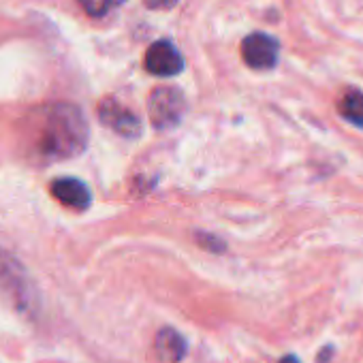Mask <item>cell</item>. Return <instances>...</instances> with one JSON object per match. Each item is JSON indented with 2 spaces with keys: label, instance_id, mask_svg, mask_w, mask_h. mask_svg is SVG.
Masks as SVG:
<instances>
[{
  "label": "cell",
  "instance_id": "obj_1",
  "mask_svg": "<svg viewBox=\"0 0 363 363\" xmlns=\"http://www.w3.org/2000/svg\"><path fill=\"white\" fill-rule=\"evenodd\" d=\"M24 141L39 164L69 160L84 152L88 124L82 109L71 103L43 105L24 120Z\"/></svg>",
  "mask_w": 363,
  "mask_h": 363
},
{
  "label": "cell",
  "instance_id": "obj_2",
  "mask_svg": "<svg viewBox=\"0 0 363 363\" xmlns=\"http://www.w3.org/2000/svg\"><path fill=\"white\" fill-rule=\"evenodd\" d=\"M186 111V101L175 88H156L147 99V113L158 130H167L179 124Z\"/></svg>",
  "mask_w": 363,
  "mask_h": 363
},
{
  "label": "cell",
  "instance_id": "obj_3",
  "mask_svg": "<svg viewBox=\"0 0 363 363\" xmlns=\"http://www.w3.org/2000/svg\"><path fill=\"white\" fill-rule=\"evenodd\" d=\"M0 291L20 310H28L33 306V293L28 289L26 274L5 252H0Z\"/></svg>",
  "mask_w": 363,
  "mask_h": 363
},
{
  "label": "cell",
  "instance_id": "obj_4",
  "mask_svg": "<svg viewBox=\"0 0 363 363\" xmlns=\"http://www.w3.org/2000/svg\"><path fill=\"white\" fill-rule=\"evenodd\" d=\"M280 43L267 33H252L242 41V58L255 71H269L278 65Z\"/></svg>",
  "mask_w": 363,
  "mask_h": 363
},
{
  "label": "cell",
  "instance_id": "obj_5",
  "mask_svg": "<svg viewBox=\"0 0 363 363\" xmlns=\"http://www.w3.org/2000/svg\"><path fill=\"white\" fill-rule=\"evenodd\" d=\"M99 120L109 126L113 133L122 137H139L141 135V120L124 105H120L116 99H105L99 105Z\"/></svg>",
  "mask_w": 363,
  "mask_h": 363
},
{
  "label": "cell",
  "instance_id": "obj_6",
  "mask_svg": "<svg viewBox=\"0 0 363 363\" xmlns=\"http://www.w3.org/2000/svg\"><path fill=\"white\" fill-rule=\"evenodd\" d=\"M145 69L156 77H173L184 69V58L169 41H156L145 52Z\"/></svg>",
  "mask_w": 363,
  "mask_h": 363
},
{
  "label": "cell",
  "instance_id": "obj_7",
  "mask_svg": "<svg viewBox=\"0 0 363 363\" xmlns=\"http://www.w3.org/2000/svg\"><path fill=\"white\" fill-rule=\"evenodd\" d=\"M50 189H52V197L56 201H60L62 206H67V208L86 210L92 203L90 189L77 177H60V179L52 182Z\"/></svg>",
  "mask_w": 363,
  "mask_h": 363
},
{
  "label": "cell",
  "instance_id": "obj_8",
  "mask_svg": "<svg viewBox=\"0 0 363 363\" xmlns=\"http://www.w3.org/2000/svg\"><path fill=\"white\" fill-rule=\"evenodd\" d=\"M154 348H156V354L164 361V363H179L182 359L186 357V340L179 331L175 329H160L156 340H154Z\"/></svg>",
  "mask_w": 363,
  "mask_h": 363
},
{
  "label": "cell",
  "instance_id": "obj_9",
  "mask_svg": "<svg viewBox=\"0 0 363 363\" xmlns=\"http://www.w3.org/2000/svg\"><path fill=\"white\" fill-rule=\"evenodd\" d=\"M337 111L348 124L363 130V92L361 90L348 88L337 101Z\"/></svg>",
  "mask_w": 363,
  "mask_h": 363
},
{
  "label": "cell",
  "instance_id": "obj_10",
  "mask_svg": "<svg viewBox=\"0 0 363 363\" xmlns=\"http://www.w3.org/2000/svg\"><path fill=\"white\" fill-rule=\"evenodd\" d=\"M79 7L90 16V18H103L109 11L118 9L126 0H77Z\"/></svg>",
  "mask_w": 363,
  "mask_h": 363
},
{
  "label": "cell",
  "instance_id": "obj_11",
  "mask_svg": "<svg viewBox=\"0 0 363 363\" xmlns=\"http://www.w3.org/2000/svg\"><path fill=\"white\" fill-rule=\"evenodd\" d=\"M147 9H154V11H164V9H171L175 7L179 0H143Z\"/></svg>",
  "mask_w": 363,
  "mask_h": 363
},
{
  "label": "cell",
  "instance_id": "obj_12",
  "mask_svg": "<svg viewBox=\"0 0 363 363\" xmlns=\"http://www.w3.org/2000/svg\"><path fill=\"white\" fill-rule=\"evenodd\" d=\"M331 354H333V348H331V346H325V348H323V352L318 354V361H320V363H327Z\"/></svg>",
  "mask_w": 363,
  "mask_h": 363
},
{
  "label": "cell",
  "instance_id": "obj_13",
  "mask_svg": "<svg viewBox=\"0 0 363 363\" xmlns=\"http://www.w3.org/2000/svg\"><path fill=\"white\" fill-rule=\"evenodd\" d=\"M280 363H299V359L295 354H286V357L280 359Z\"/></svg>",
  "mask_w": 363,
  "mask_h": 363
}]
</instances>
